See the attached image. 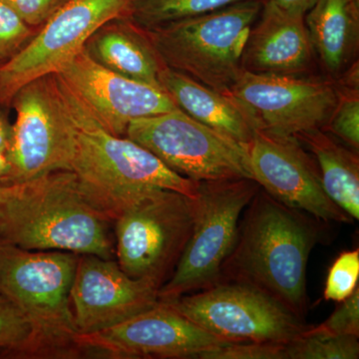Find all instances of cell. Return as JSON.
<instances>
[{"label":"cell","mask_w":359,"mask_h":359,"mask_svg":"<svg viewBox=\"0 0 359 359\" xmlns=\"http://www.w3.org/2000/svg\"><path fill=\"white\" fill-rule=\"evenodd\" d=\"M161 302L231 342L287 344L311 327L271 295L244 283L219 282Z\"/></svg>","instance_id":"obj_8"},{"label":"cell","mask_w":359,"mask_h":359,"mask_svg":"<svg viewBox=\"0 0 359 359\" xmlns=\"http://www.w3.org/2000/svg\"><path fill=\"white\" fill-rule=\"evenodd\" d=\"M11 104L15 121L6 153L11 166L7 179L25 183L53 172L68 171L69 124L54 75L21 87Z\"/></svg>","instance_id":"obj_12"},{"label":"cell","mask_w":359,"mask_h":359,"mask_svg":"<svg viewBox=\"0 0 359 359\" xmlns=\"http://www.w3.org/2000/svg\"><path fill=\"white\" fill-rule=\"evenodd\" d=\"M32 330L18 308L0 294V349L25 356Z\"/></svg>","instance_id":"obj_26"},{"label":"cell","mask_w":359,"mask_h":359,"mask_svg":"<svg viewBox=\"0 0 359 359\" xmlns=\"http://www.w3.org/2000/svg\"><path fill=\"white\" fill-rule=\"evenodd\" d=\"M287 359H358L356 337H327L302 334L285 344Z\"/></svg>","instance_id":"obj_24"},{"label":"cell","mask_w":359,"mask_h":359,"mask_svg":"<svg viewBox=\"0 0 359 359\" xmlns=\"http://www.w3.org/2000/svg\"><path fill=\"white\" fill-rule=\"evenodd\" d=\"M83 354L115 359L197 358L203 351L233 344L209 334L159 301L114 327L77 334Z\"/></svg>","instance_id":"obj_13"},{"label":"cell","mask_w":359,"mask_h":359,"mask_svg":"<svg viewBox=\"0 0 359 359\" xmlns=\"http://www.w3.org/2000/svg\"><path fill=\"white\" fill-rule=\"evenodd\" d=\"M11 172L8 159L6 153L0 152V178H6Z\"/></svg>","instance_id":"obj_34"},{"label":"cell","mask_w":359,"mask_h":359,"mask_svg":"<svg viewBox=\"0 0 359 359\" xmlns=\"http://www.w3.org/2000/svg\"><path fill=\"white\" fill-rule=\"evenodd\" d=\"M159 289L127 275L113 259L79 255L70 302L78 334L114 327L159 304Z\"/></svg>","instance_id":"obj_15"},{"label":"cell","mask_w":359,"mask_h":359,"mask_svg":"<svg viewBox=\"0 0 359 359\" xmlns=\"http://www.w3.org/2000/svg\"><path fill=\"white\" fill-rule=\"evenodd\" d=\"M249 117L256 131L297 137L327 126L337 101L330 78L280 76L243 72L226 92Z\"/></svg>","instance_id":"obj_10"},{"label":"cell","mask_w":359,"mask_h":359,"mask_svg":"<svg viewBox=\"0 0 359 359\" xmlns=\"http://www.w3.org/2000/svg\"><path fill=\"white\" fill-rule=\"evenodd\" d=\"M125 136L192 181L252 179L247 147L180 109L134 120Z\"/></svg>","instance_id":"obj_9"},{"label":"cell","mask_w":359,"mask_h":359,"mask_svg":"<svg viewBox=\"0 0 359 359\" xmlns=\"http://www.w3.org/2000/svg\"><path fill=\"white\" fill-rule=\"evenodd\" d=\"M259 186L237 178L199 182L192 233L159 301L176 299L218 283L222 266L238 238V224Z\"/></svg>","instance_id":"obj_7"},{"label":"cell","mask_w":359,"mask_h":359,"mask_svg":"<svg viewBox=\"0 0 359 359\" xmlns=\"http://www.w3.org/2000/svg\"><path fill=\"white\" fill-rule=\"evenodd\" d=\"M316 60L304 14L264 0L245 43L243 70L255 74L311 76Z\"/></svg>","instance_id":"obj_17"},{"label":"cell","mask_w":359,"mask_h":359,"mask_svg":"<svg viewBox=\"0 0 359 359\" xmlns=\"http://www.w3.org/2000/svg\"><path fill=\"white\" fill-rule=\"evenodd\" d=\"M55 74L99 122L117 136H125L134 120L179 109L161 87L130 79L103 67L84 48Z\"/></svg>","instance_id":"obj_16"},{"label":"cell","mask_w":359,"mask_h":359,"mask_svg":"<svg viewBox=\"0 0 359 359\" xmlns=\"http://www.w3.org/2000/svg\"><path fill=\"white\" fill-rule=\"evenodd\" d=\"M243 0H130L126 18L144 30L200 15Z\"/></svg>","instance_id":"obj_22"},{"label":"cell","mask_w":359,"mask_h":359,"mask_svg":"<svg viewBox=\"0 0 359 359\" xmlns=\"http://www.w3.org/2000/svg\"><path fill=\"white\" fill-rule=\"evenodd\" d=\"M337 101L334 112L323 131L332 135L358 153L359 150V66L353 63L339 78Z\"/></svg>","instance_id":"obj_23"},{"label":"cell","mask_w":359,"mask_h":359,"mask_svg":"<svg viewBox=\"0 0 359 359\" xmlns=\"http://www.w3.org/2000/svg\"><path fill=\"white\" fill-rule=\"evenodd\" d=\"M304 22L325 76L339 79L358 61L359 0H316Z\"/></svg>","instance_id":"obj_18"},{"label":"cell","mask_w":359,"mask_h":359,"mask_svg":"<svg viewBox=\"0 0 359 359\" xmlns=\"http://www.w3.org/2000/svg\"><path fill=\"white\" fill-rule=\"evenodd\" d=\"M160 86L180 110L214 131L247 147L254 137V125L242 108L226 94L164 66Z\"/></svg>","instance_id":"obj_19"},{"label":"cell","mask_w":359,"mask_h":359,"mask_svg":"<svg viewBox=\"0 0 359 359\" xmlns=\"http://www.w3.org/2000/svg\"><path fill=\"white\" fill-rule=\"evenodd\" d=\"M195 199L169 190L146 194L114 219V257L131 278L161 289L192 233Z\"/></svg>","instance_id":"obj_6"},{"label":"cell","mask_w":359,"mask_h":359,"mask_svg":"<svg viewBox=\"0 0 359 359\" xmlns=\"http://www.w3.org/2000/svg\"><path fill=\"white\" fill-rule=\"evenodd\" d=\"M111 224L84 197L74 175L57 171L15 183L2 210L0 242L113 259Z\"/></svg>","instance_id":"obj_3"},{"label":"cell","mask_w":359,"mask_h":359,"mask_svg":"<svg viewBox=\"0 0 359 359\" xmlns=\"http://www.w3.org/2000/svg\"><path fill=\"white\" fill-rule=\"evenodd\" d=\"M271 1L292 13L304 15L314 6L316 0H271Z\"/></svg>","instance_id":"obj_31"},{"label":"cell","mask_w":359,"mask_h":359,"mask_svg":"<svg viewBox=\"0 0 359 359\" xmlns=\"http://www.w3.org/2000/svg\"><path fill=\"white\" fill-rule=\"evenodd\" d=\"M264 0H243L145 30L163 65L226 94L243 74L242 59Z\"/></svg>","instance_id":"obj_5"},{"label":"cell","mask_w":359,"mask_h":359,"mask_svg":"<svg viewBox=\"0 0 359 359\" xmlns=\"http://www.w3.org/2000/svg\"><path fill=\"white\" fill-rule=\"evenodd\" d=\"M15 182L6 178H0V219H1L2 210L8 199L9 195L13 192Z\"/></svg>","instance_id":"obj_33"},{"label":"cell","mask_w":359,"mask_h":359,"mask_svg":"<svg viewBox=\"0 0 359 359\" xmlns=\"http://www.w3.org/2000/svg\"><path fill=\"white\" fill-rule=\"evenodd\" d=\"M247 154L252 179L273 199L328 223H353L328 197L316 160L294 137L256 131Z\"/></svg>","instance_id":"obj_14"},{"label":"cell","mask_w":359,"mask_h":359,"mask_svg":"<svg viewBox=\"0 0 359 359\" xmlns=\"http://www.w3.org/2000/svg\"><path fill=\"white\" fill-rule=\"evenodd\" d=\"M359 250L341 252L328 271L323 297L325 301L340 302L358 287Z\"/></svg>","instance_id":"obj_25"},{"label":"cell","mask_w":359,"mask_h":359,"mask_svg":"<svg viewBox=\"0 0 359 359\" xmlns=\"http://www.w3.org/2000/svg\"><path fill=\"white\" fill-rule=\"evenodd\" d=\"M334 313L318 327H311L306 334L327 335V337H359V289L351 297L339 302Z\"/></svg>","instance_id":"obj_28"},{"label":"cell","mask_w":359,"mask_h":359,"mask_svg":"<svg viewBox=\"0 0 359 359\" xmlns=\"http://www.w3.org/2000/svg\"><path fill=\"white\" fill-rule=\"evenodd\" d=\"M84 50L117 74L161 87L159 74L164 65L145 30L126 16L104 23L90 37Z\"/></svg>","instance_id":"obj_20"},{"label":"cell","mask_w":359,"mask_h":359,"mask_svg":"<svg viewBox=\"0 0 359 359\" xmlns=\"http://www.w3.org/2000/svg\"><path fill=\"white\" fill-rule=\"evenodd\" d=\"M78 257L0 242V294L13 302L32 330L25 358L82 355L70 302Z\"/></svg>","instance_id":"obj_4"},{"label":"cell","mask_w":359,"mask_h":359,"mask_svg":"<svg viewBox=\"0 0 359 359\" xmlns=\"http://www.w3.org/2000/svg\"><path fill=\"white\" fill-rule=\"evenodd\" d=\"M28 25L39 29L68 0H1Z\"/></svg>","instance_id":"obj_30"},{"label":"cell","mask_w":359,"mask_h":359,"mask_svg":"<svg viewBox=\"0 0 359 359\" xmlns=\"http://www.w3.org/2000/svg\"><path fill=\"white\" fill-rule=\"evenodd\" d=\"M36 32L0 0V65L22 50Z\"/></svg>","instance_id":"obj_27"},{"label":"cell","mask_w":359,"mask_h":359,"mask_svg":"<svg viewBox=\"0 0 359 359\" xmlns=\"http://www.w3.org/2000/svg\"><path fill=\"white\" fill-rule=\"evenodd\" d=\"M129 2L68 0L40 26L22 50L0 65V104L11 105L21 87L57 73L104 23L126 16Z\"/></svg>","instance_id":"obj_11"},{"label":"cell","mask_w":359,"mask_h":359,"mask_svg":"<svg viewBox=\"0 0 359 359\" xmlns=\"http://www.w3.org/2000/svg\"><path fill=\"white\" fill-rule=\"evenodd\" d=\"M11 126L0 113V152L7 153L11 145Z\"/></svg>","instance_id":"obj_32"},{"label":"cell","mask_w":359,"mask_h":359,"mask_svg":"<svg viewBox=\"0 0 359 359\" xmlns=\"http://www.w3.org/2000/svg\"><path fill=\"white\" fill-rule=\"evenodd\" d=\"M295 138L316 160L328 197L351 218L358 219V153L323 130H314Z\"/></svg>","instance_id":"obj_21"},{"label":"cell","mask_w":359,"mask_h":359,"mask_svg":"<svg viewBox=\"0 0 359 359\" xmlns=\"http://www.w3.org/2000/svg\"><path fill=\"white\" fill-rule=\"evenodd\" d=\"M53 75L69 124L68 171L90 204L111 223L152 191L197 197L199 182L180 176L143 146L106 129L61 78Z\"/></svg>","instance_id":"obj_2"},{"label":"cell","mask_w":359,"mask_h":359,"mask_svg":"<svg viewBox=\"0 0 359 359\" xmlns=\"http://www.w3.org/2000/svg\"><path fill=\"white\" fill-rule=\"evenodd\" d=\"M285 344L276 342H233L203 351L198 359H287Z\"/></svg>","instance_id":"obj_29"},{"label":"cell","mask_w":359,"mask_h":359,"mask_svg":"<svg viewBox=\"0 0 359 359\" xmlns=\"http://www.w3.org/2000/svg\"><path fill=\"white\" fill-rule=\"evenodd\" d=\"M330 236V223L282 204L259 187L243 212L235 247L218 283L252 285L304 320L309 256Z\"/></svg>","instance_id":"obj_1"}]
</instances>
